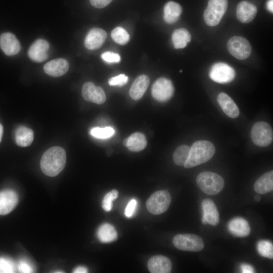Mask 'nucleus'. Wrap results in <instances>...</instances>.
Wrapping results in <instances>:
<instances>
[{
	"label": "nucleus",
	"mask_w": 273,
	"mask_h": 273,
	"mask_svg": "<svg viewBox=\"0 0 273 273\" xmlns=\"http://www.w3.org/2000/svg\"><path fill=\"white\" fill-rule=\"evenodd\" d=\"M66 162V154L60 147H53L42 155L40 160L42 171L49 176H55L64 169Z\"/></svg>",
	"instance_id": "f257e3e1"
},
{
	"label": "nucleus",
	"mask_w": 273,
	"mask_h": 273,
	"mask_svg": "<svg viewBox=\"0 0 273 273\" xmlns=\"http://www.w3.org/2000/svg\"><path fill=\"white\" fill-rule=\"evenodd\" d=\"M215 152V147L211 142L206 140L196 141L190 148L188 158L184 166L190 168L207 162Z\"/></svg>",
	"instance_id": "f03ea898"
},
{
	"label": "nucleus",
	"mask_w": 273,
	"mask_h": 273,
	"mask_svg": "<svg viewBox=\"0 0 273 273\" xmlns=\"http://www.w3.org/2000/svg\"><path fill=\"white\" fill-rule=\"evenodd\" d=\"M199 188L205 194L214 195L219 193L223 189L224 181L219 174L210 172L200 173L196 179Z\"/></svg>",
	"instance_id": "7ed1b4c3"
},
{
	"label": "nucleus",
	"mask_w": 273,
	"mask_h": 273,
	"mask_svg": "<svg viewBox=\"0 0 273 273\" xmlns=\"http://www.w3.org/2000/svg\"><path fill=\"white\" fill-rule=\"evenodd\" d=\"M227 8L228 0H209L203 14L206 24L210 26L218 24Z\"/></svg>",
	"instance_id": "20e7f679"
},
{
	"label": "nucleus",
	"mask_w": 273,
	"mask_h": 273,
	"mask_svg": "<svg viewBox=\"0 0 273 273\" xmlns=\"http://www.w3.org/2000/svg\"><path fill=\"white\" fill-rule=\"evenodd\" d=\"M170 202L169 193L166 190H160L151 195L147 201L146 207L151 213L160 214L168 209Z\"/></svg>",
	"instance_id": "39448f33"
},
{
	"label": "nucleus",
	"mask_w": 273,
	"mask_h": 273,
	"mask_svg": "<svg viewBox=\"0 0 273 273\" xmlns=\"http://www.w3.org/2000/svg\"><path fill=\"white\" fill-rule=\"evenodd\" d=\"M251 138L255 145L266 147L272 142L273 132L270 125L264 121L255 123L251 130Z\"/></svg>",
	"instance_id": "423d86ee"
},
{
	"label": "nucleus",
	"mask_w": 273,
	"mask_h": 273,
	"mask_svg": "<svg viewBox=\"0 0 273 273\" xmlns=\"http://www.w3.org/2000/svg\"><path fill=\"white\" fill-rule=\"evenodd\" d=\"M173 243L179 250L192 252L200 251L204 246L202 238L194 234H178L173 238Z\"/></svg>",
	"instance_id": "0eeeda50"
},
{
	"label": "nucleus",
	"mask_w": 273,
	"mask_h": 273,
	"mask_svg": "<svg viewBox=\"0 0 273 273\" xmlns=\"http://www.w3.org/2000/svg\"><path fill=\"white\" fill-rule=\"evenodd\" d=\"M227 48L230 53L236 58L244 60L251 53V47L246 38L241 36H234L228 41Z\"/></svg>",
	"instance_id": "6e6552de"
},
{
	"label": "nucleus",
	"mask_w": 273,
	"mask_h": 273,
	"mask_svg": "<svg viewBox=\"0 0 273 273\" xmlns=\"http://www.w3.org/2000/svg\"><path fill=\"white\" fill-rule=\"evenodd\" d=\"M153 97L160 102L168 101L173 96L174 86L172 82L168 79L160 77L157 79L151 89Z\"/></svg>",
	"instance_id": "1a4fd4ad"
},
{
	"label": "nucleus",
	"mask_w": 273,
	"mask_h": 273,
	"mask_svg": "<svg viewBox=\"0 0 273 273\" xmlns=\"http://www.w3.org/2000/svg\"><path fill=\"white\" fill-rule=\"evenodd\" d=\"M235 70L227 64L217 63L214 64L209 71L210 78L219 83L231 82L235 77Z\"/></svg>",
	"instance_id": "9d476101"
},
{
	"label": "nucleus",
	"mask_w": 273,
	"mask_h": 273,
	"mask_svg": "<svg viewBox=\"0 0 273 273\" xmlns=\"http://www.w3.org/2000/svg\"><path fill=\"white\" fill-rule=\"evenodd\" d=\"M81 94L85 101L97 104L104 103L106 99L103 88L100 86H96L92 82H85L83 85Z\"/></svg>",
	"instance_id": "9b49d317"
},
{
	"label": "nucleus",
	"mask_w": 273,
	"mask_h": 273,
	"mask_svg": "<svg viewBox=\"0 0 273 273\" xmlns=\"http://www.w3.org/2000/svg\"><path fill=\"white\" fill-rule=\"evenodd\" d=\"M50 46L44 39L35 40L29 47L27 54L29 58L36 62H42L48 58Z\"/></svg>",
	"instance_id": "f8f14e48"
},
{
	"label": "nucleus",
	"mask_w": 273,
	"mask_h": 273,
	"mask_svg": "<svg viewBox=\"0 0 273 273\" xmlns=\"http://www.w3.org/2000/svg\"><path fill=\"white\" fill-rule=\"evenodd\" d=\"M202 222L215 226L219 221V213L217 208L212 200L205 199L202 202Z\"/></svg>",
	"instance_id": "ddd939ff"
},
{
	"label": "nucleus",
	"mask_w": 273,
	"mask_h": 273,
	"mask_svg": "<svg viewBox=\"0 0 273 273\" xmlns=\"http://www.w3.org/2000/svg\"><path fill=\"white\" fill-rule=\"evenodd\" d=\"M0 47L4 53L8 56L15 55L21 49L19 41L16 36L10 32H6L1 34Z\"/></svg>",
	"instance_id": "4468645a"
},
{
	"label": "nucleus",
	"mask_w": 273,
	"mask_h": 273,
	"mask_svg": "<svg viewBox=\"0 0 273 273\" xmlns=\"http://www.w3.org/2000/svg\"><path fill=\"white\" fill-rule=\"evenodd\" d=\"M18 197L12 190H7L0 192V215H5L11 212L17 205Z\"/></svg>",
	"instance_id": "2eb2a0df"
},
{
	"label": "nucleus",
	"mask_w": 273,
	"mask_h": 273,
	"mask_svg": "<svg viewBox=\"0 0 273 273\" xmlns=\"http://www.w3.org/2000/svg\"><path fill=\"white\" fill-rule=\"evenodd\" d=\"M106 31L100 28H93L90 30L84 40L85 47L89 50L100 48L107 37Z\"/></svg>",
	"instance_id": "dca6fc26"
},
{
	"label": "nucleus",
	"mask_w": 273,
	"mask_h": 273,
	"mask_svg": "<svg viewBox=\"0 0 273 273\" xmlns=\"http://www.w3.org/2000/svg\"><path fill=\"white\" fill-rule=\"evenodd\" d=\"M148 267L152 273H169L171 270L172 263L167 257L156 255L149 259Z\"/></svg>",
	"instance_id": "f3484780"
},
{
	"label": "nucleus",
	"mask_w": 273,
	"mask_h": 273,
	"mask_svg": "<svg viewBox=\"0 0 273 273\" xmlns=\"http://www.w3.org/2000/svg\"><path fill=\"white\" fill-rule=\"evenodd\" d=\"M228 229L231 234L237 237H247L251 231L248 221L240 217L232 219L228 224Z\"/></svg>",
	"instance_id": "a211bd4d"
},
{
	"label": "nucleus",
	"mask_w": 273,
	"mask_h": 273,
	"mask_svg": "<svg viewBox=\"0 0 273 273\" xmlns=\"http://www.w3.org/2000/svg\"><path fill=\"white\" fill-rule=\"evenodd\" d=\"M68 69V62L63 58L51 60L43 66L45 73L53 77H59L65 74Z\"/></svg>",
	"instance_id": "6ab92c4d"
},
{
	"label": "nucleus",
	"mask_w": 273,
	"mask_h": 273,
	"mask_svg": "<svg viewBox=\"0 0 273 273\" xmlns=\"http://www.w3.org/2000/svg\"><path fill=\"white\" fill-rule=\"evenodd\" d=\"M257 12V8L254 5L248 2L242 1L237 5L236 15L240 22L246 23L255 18Z\"/></svg>",
	"instance_id": "aec40b11"
},
{
	"label": "nucleus",
	"mask_w": 273,
	"mask_h": 273,
	"mask_svg": "<svg viewBox=\"0 0 273 273\" xmlns=\"http://www.w3.org/2000/svg\"><path fill=\"white\" fill-rule=\"evenodd\" d=\"M217 102L223 112L229 117L237 118L240 113L236 103L224 93H220L217 96Z\"/></svg>",
	"instance_id": "412c9836"
},
{
	"label": "nucleus",
	"mask_w": 273,
	"mask_h": 273,
	"mask_svg": "<svg viewBox=\"0 0 273 273\" xmlns=\"http://www.w3.org/2000/svg\"><path fill=\"white\" fill-rule=\"evenodd\" d=\"M150 83L149 77L144 74L138 76L129 89V95L134 100L140 99L146 91Z\"/></svg>",
	"instance_id": "4be33fe9"
},
{
	"label": "nucleus",
	"mask_w": 273,
	"mask_h": 273,
	"mask_svg": "<svg viewBox=\"0 0 273 273\" xmlns=\"http://www.w3.org/2000/svg\"><path fill=\"white\" fill-rule=\"evenodd\" d=\"M147 144L145 135L141 132H136L125 138L123 145L132 152H139L144 149Z\"/></svg>",
	"instance_id": "5701e85b"
},
{
	"label": "nucleus",
	"mask_w": 273,
	"mask_h": 273,
	"mask_svg": "<svg viewBox=\"0 0 273 273\" xmlns=\"http://www.w3.org/2000/svg\"><path fill=\"white\" fill-rule=\"evenodd\" d=\"M254 189L259 194H265L272 191L273 171L270 170L260 176L254 183Z\"/></svg>",
	"instance_id": "b1692460"
},
{
	"label": "nucleus",
	"mask_w": 273,
	"mask_h": 273,
	"mask_svg": "<svg viewBox=\"0 0 273 273\" xmlns=\"http://www.w3.org/2000/svg\"><path fill=\"white\" fill-rule=\"evenodd\" d=\"M182 9L178 3L170 1L164 7V20L168 24L176 22L181 13Z\"/></svg>",
	"instance_id": "393cba45"
},
{
	"label": "nucleus",
	"mask_w": 273,
	"mask_h": 273,
	"mask_svg": "<svg viewBox=\"0 0 273 273\" xmlns=\"http://www.w3.org/2000/svg\"><path fill=\"white\" fill-rule=\"evenodd\" d=\"M34 138L33 131L24 126H19L15 131V140L20 147H27L31 145Z\"/></svg>",
	"instance_id": "a878e982"
},
{
	"label": "nucleus",
	"mask_w": 273,
	"mask_h": 273,
	"mask_svg": "<svg viewBox=\"0 0 273 273\" xmlns=\"http://www.w3.org/2000/svg\"><path fill=\"white\" fill-rule=\"evenodd\" d=\"M97 237L102 243H110L117 239V233L114 227L107 223L102 224L97 231Z\"/></svg>",
	"instance_id": "bb28decb"
},
{
	"label": "nucleus",
	"mask_w": 273,
	"mask_h": 273,
	"mask_svg": "<svg viewBox=\"0 0 273 273\" xmlns=\"http://www.w3.org/2000/svg\"><path fill=\"white\" fill-rule=\"evenodd\" d=\"M191 40V35L188 30L184 28L175 29L172 34V41L174 48H185Z\"/></svg>",
	"instance_id": "cd10ccee"
},
{
	"label": "nucleus",
	"mask_w": 273,
	"mask_h": 273,
	"mask_svg": "<svg viewBox=\"0 0 273 273\" xmlns=\"http://www.w3.org/2000/svg\"><path fill=\"white\" fill-rule=\"evenodd\" d=\"M190 147L183 145L178 147L173 154L174 162L178 166H184L187 161L190 153Z\"/></svg>",
	"instance_id": "c85d7f7f"
},
{
	"label": "nucleus",
	"mask_w": 273,
	"mask_h": 273,
	"mask_svg": "<svg viewBox=\"0 0 273 273\" xmlns=\"http://www.w3.org/2000/svg\"><path fill=\"white\" fill-rule=\"evenodd\" d=\"M111 37L117 43L123 45L129 40V35L122 27H117L111 32Z\"/></svg>",
	"instance_id": "c756f323"
},
{
	"label": "nucleus",
	"mask_w": 273,
	"mask_h": 273,
	"mask_svg": "<svg viewBox=\"0 0 273 273\" xmlns=\"http://www.w3.org/2000/svg\"><path fill=\"white\" fill-rule=\"evenodd\" d=\"M257 250L262 256L272 259L273 246L271 242L268 240H260L257 244Z\"/></svg>",
	"instance_id": "7c9ffc66"
},
{
	"label": "nucleus",
	"mask_w": 273,
	"mask_h": 273,
	"mask_svg": "<svg viewBox=\"0 0 273 273\" xmlns=\"http://www.w3.org/2000/svg\"><path fill=\"white\" fill-rule=\"evenodd\" d=\"M114 133V129L110 126L105 127H96L92 128L90 130V134L93 136L101 139L111 138Z\"/></svg>",
	"instance_id": "2f4dec72"
},
{
	"label": "nucleus",
	"mask_w": 273,
	"mask_h": 273,
	"mask_svg": "<svg viewBox=\"0 0 273 273\" xmlns=\"http://www.w3.org/2000/svg\"><path fill=\"white\" fill-rule=\"evenodd\" d=\"M17 264L10 258L0 257V273H12L16 272Z\"/></svg>",
	"instance_id": "473e14b6"
},
{
	"label": "nucleus",
	"mask_w": 273,
	"mask_h": 273,
	"mask_svg": "<svg viewBox=\"0 0 273 273\" xmlns=\"http://www.w3.org/2000/svg\"><path fill=\"white\" fill-rule=\"evenodd\" d=\"M118 196V192L112 190L104 196L102 201V207L106 211H110L112 208V202Z\"/></svg>",
	"instance_id": "72a5a7b5"
},
{
	"label": "nucleus",
	"mask_w": 273,
	"mask_h": 273,
	"mask_svg": "<svg viewBox=\"0 0 273 273\" xmlns=\"http://www.w3.org/2000/svg\"><path fill=\"white\" fill-rule=\"evenodd\" d=\"M17 269L20 272L29 273L34 270L33 265L26 259H21L17 264Z\"/></svg>",
	"instance_id": "f704fd0d"
},
{
	"label": "nucleus",
	"mask_w": 273,
	"mask_h": 273,
	"mask_svg": "<svg viewBox=\"0 0 273 273\" xmlns=\"http://www.w3.org/2000/svg\"><path fill=\"white\" fill-rule=\"evenodd\" d=\"M128 80V77L124 74H120L111 78L108 83L110 85L121 86L125 84Z\"/></svg>",
	"instance_id": "c9c22d12"
},
{
	"label": "nucleus",
	"mask_w": 273,
	"mask_h": 273,
	"mask_svg": "<svg viewBox=\"0 0 273 273\" xmlns=\"http://www.w3.org/2000/svg\"><path fill=\"white\" fill-rule=\"evenodd\" d=\"M138 206V202L136 199H132L127 203L125 210L124 215L127 218L132 217L135 213Z\"/></svg>",
	"instance_id": "e433bc0d"
},
{
	"label": "nucleus",
	"mask_w": 273,
	"mask_h": 273,
	"mask_svg": "<svg viewBox=\"0 0 273 273\" xmlns=\"http://www.w3.org/2000/svg\"><path fill=\"white\" fill-rule=\"evenodd\" d=\"M101 57L104 61L108 63H118L121 60L119 54L112 52H106L103 53Z\"/></svg>",
	"instance_id": "4c0bfd02"
},
{
	"label": "nucleus",
	"mask_w": 273,
	"mask_h": 273,
	"mask_svg": "<svg viewBox=\"0 0 273 273\" xmlns=\"http://www.w3.org/2000/svg\"><path fill=\"white\" fill-rule=\"evenodd\" d=\"M112 0H89L92 6L97 8H103L108 6Z\"/></svg>",
	"instance_id": "58836bf2"
},
{
	"label": "nucleus",
	"mask_w": 273,
	"mask_h": 273,
	"mask_svg": "<svg viewBox=\"0 0 273 273\" xmlns=\"http://www.w3.org/2000/svg\"><path fill=\"white\" fill-rule=\"evenodd\" d=\"M241 268L242 272L243 273H252L255 272L253 267L249 264H242Z\"/></svg>",
	"instance_id": "ea45409f"
},
{
	"label": "nucleus",
	"mask_w": 273,
	"mask_h": 273,
	"mask_svg": "<svg viewBox=\"0 0 273 273\" xmlns=\"http://www.w3.org/2000/svg\"><path fill=\"white\" fill-rule=\"evenodd\" d=\"M74 273H86L87 272V269L83 266H78L76 267L73 271Z\"/></svg>",
	"instance_id": "a19ab883"
},
{
	"label": "nucleus",
	"mask_w": 273,
	"mask_h": 273,
	"mask_svg": "<svg viewBox=\"0 0 273 273\" xmlns=\"http://www.w3.org/2000/svg\"><path fill=\"white\" fill-rule=\"evenodd\" d=\"M266 7L270 12H273V0H268L266 3Z\"/></svg>",
	"instance_id": "79ce46f5"
},
{
	"label": "nucleus",
	"mask_w": 273,
	"mask_h": 273,
	"mask_svg": "<svg viewBox=\"0 0 273 273\" xmlns=\"http://www.w3.org/2000/svg\"><path fill=\"white\" fill-rule=\"evenodd\" d=\"M3 134V127L2 125L0 123V142L2 139Z\"/></svg>",
	"instance_id": "37998d69"
},
{
	"label": "nucleus",
	"mask_w": 273,
	"mask_h": 273,
	"mask_svg": "<svg viewBox=\"0 0 273 273\" xmlns=\"http://www.w3.org/2000/svg\"><path fill=\"white\" fill-rule=\"evenodd\" d=\"M260 199H261V197L259 195H256L254 197V200L257 202L259 201Z\"/></svg>",
	"instance_id": "c03bdc74"
}]
</instances>
